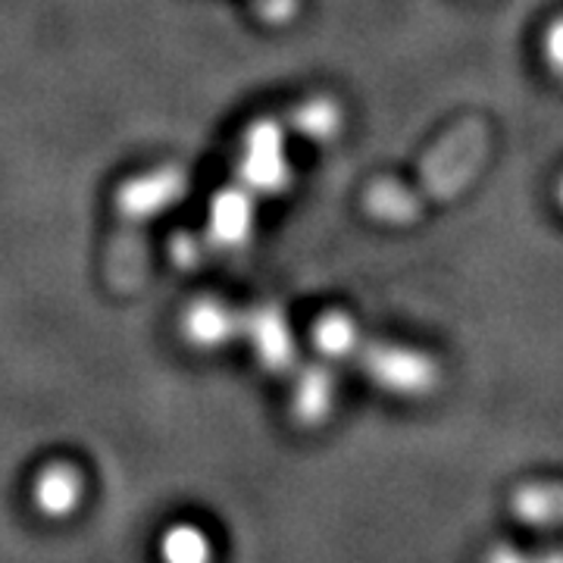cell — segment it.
<instances>
[{"mask_svg":"<svg viewBox=\"0 0 563 563\" xmlns=\"http://www.w3.org/2000/svg\"><path fill=\"white\" fill-rule=\"evenodd\" d=\"M485 147H488V132L483 122H466L435 147V154L426 163L429 179H422V188L404 191L395 181H379L366 195V210L385 222L413 220L426 203L457 195L463 185L476 176Z\"/></svg>","mask_w":563,"mask_h":563,"instance_id":"obj_1","label":"cell"},{"mask_svg":"<svg viewBox=\"0 0 563 563\" xmlns=\"http://www.w3.org/2000/svg\"><path fill=\"white\" fill-rule=\"evenodd\" d=\"M166 561L169 563H207V539L198 529L181 526L166 539Z\"/></svg>","mask_w":563,"mask_h":563,"instance_id":"obj_4","label":"cell"},{"mask_svg":"<svg viewBox=\"0 0 563 563\" xmlns=\"http://www.w3.org/2000/svg\"><path fill=\"white\" fill-rule=\"evenodd\" d=\"M313 339L322 347V354H332V357H347V361H357L373 373V379H379L395 391H410V395H420L429 391L435 379H439V369L435 363L429 361L426 354H417L410 347H391V344H379L363 339L357 332V325L351 320H344L339 313L332 317H322L313 329Z\"/></svg>","mask_w":563,"mask_h":563,"instance_id":"obj_2","label":"cell"},{"mask_svg":"<svg viewBox=\"0 0 563 563\" xmlns=\"http://www.w3.org/2000/svg\"><path fill=\"white\" fill-rule=\"evenodd\" d=\"M35 495H38L41 510L66 514V510H73L79 504L76 501L79 498V473L73 466H54V470H47L41 476Z\"/></svg>","mask_w":563,"mask_h":563,"instance_id":"obj_3","label":"cell"},{"mask_svg":"<svg viewBox=\"0 0 563 563\" xmlns=\"http://www.w3.org/2000/svg\"><path fill=\"white\" fill-rule=\"evenodd\" d=\"M558 195H561V203H563V181H561V188H558Z\"/></svg>","mask_w":563,"mask_h":563,"instance_id":"obj_6","label":"cell"},{"mask_svg":"<svg viewBox=\"0 0 563 563\" xmlns=\"http://www.w3.org/2000/svg\"><path fill=\"white\" fill-rule=\"evenodd\" d=\"M542 47L548 66H551L558 76H563V20H558L554 25H548Z\"/></svg>","mask_w":563,"mask_h":563,"instance_id":"obj_5","label":"cell"}]
</instances>
